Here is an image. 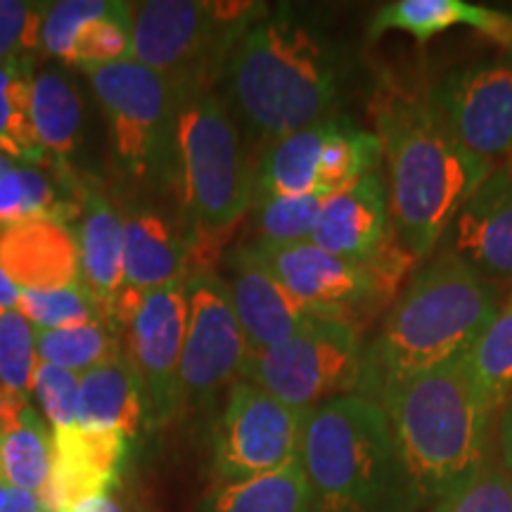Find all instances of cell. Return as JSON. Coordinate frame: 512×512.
I'll return each instance as SVG.
<instances>
[{
    "instance_id": "6da1fadb",
    "label": "cell",
    "mask_w": 512,
    "mask_h": 512,
    "mask_svg": "<svg viewBox=\"0 0 512 512\" xmlns=\"http://www.w3.org/2000/svg\"><path fill=\"white\" fill-rule=\"evenodd\" d=\"M373 117L396 238L415 261L430 259L491 166L453 136L430 95L382 88Z\"/></svg>"
},
{
    "instance_id": "7a4b0ae2",
    "label": "cell",
    "mask_w": 512,
    "mask_h": 512,
    "mask_svg": "<svg viewBox=\"0 0 512 512\" xmlns=\"http://www.w3.org/2000/svg\"><path fill=\"white\" fill-rule=\"evenodd\" d=\"M344 48L292 8L268 10L230 55V110L264 143L335 117L347 81Z\"/></svg>"
},
{
    "instance_id": "3957f363",
    "label": "cell",
    "mask_w": 512,
    "mask_h": 512,
    "mask_svg": "<svg viewBox=\"0 0 512 512\" xmlns=\"http://www.w3.org/2000/svg\"><path fill=\"white\" fill-rule=\"evenodd\" d=\"M501 292L460 256L432 254L363 347L358 396L377 403L401 382L470 354L501 309Z\"/></svg>"
},
{
    "instance_id": "277c9868",
    "label": "cell",
    "mask_w": 512,
    "mask_h": 512,
    "mask_svg": "<svg viewBox=\"0 0 512 512\" xmlns=\"http://www.w3.org/2000/svg\"><path fill=\"white\" fill-rule=\"evenodd\" d=\"M377 403L425 510L494 463L496 413L486 406L467 356L401 382Z\"/></svg>"
},
{
    "instance_id": "5b68a950",
    "label": "cell",
    "mask_w": 512,
    "mask_h": 512,
    "mask_svg": "<svg viewBox=\"0 0 512 512\" xmlns=\"http://www.w3.org/2000/svg\"><path fill=\"white\" fill-rule=\"evenodd\" d=\"M302 465L313 512H422L380 403L339 396L306 413Z\"/></svg>"
},
{
    "instance_id": "8992f818",
    "label": "cell",
    "mask_w": 512,
    "mask_h": 512,
    "mask_svg": "<svg viewBox=\"0 0 512 512\" xmlns=\"http://www.w3.org/2000/svg\"><path fill=\"white\" fill-rule=\"evenodd\" d=\"M178 185L190 219V261L252 207L254 171L238 124L214 91L197 93L178 114Z\"/></svg>"
},
{
    "instance_id": "52a82bcc",
    "label": "cell",
    "mask_w": 512,
    "mask_h": 512,
    "mask_svg": "<svg viewBox=\"0 0 512 512\" xmlns=\"http://www.w3.org/2000/svg\"><path fill=\"white\" fill-rule=\"evenodd\" d=\"M268 12L252 0H150L133 8V60L192 98L223 79L242 36Z\"/></svg>"
},
{
    "instance_id": "ba28073f",
    "label": "cell",
    "mask_w": 512,
    "mask_h": 512,
    "mask_svg": "<svg viewBox=\"0 0 512 512\" xmlns=\"http://www.w3.org/2000/svg\"><path fill=\"white\" fill-rule=\"evenodd\" d=\"M88 74L121 169L143 183H178V114L188 100L181 88L136 60Z\"/></svg>"
},
{
    "instance_id": "9c48e42d",
    "label": "cell",
    "mask_w": 512,
    "mask_h": 512,
    "mask_svg": "<svg viewBox=\"0 0 512 512\" xmlns=\"http://www.w3.org/2000/svg\"><path fill=\"white\" fill-rule=\"evenodd\" d=\"M363 347V325L320 313L278 347L249 354L240 380L297 411H313L320 403L358 394Z\"/></svg>"
},
{
    "instance_id": "30bf717a",
    "label": "cell",
    "mask_w": 512,
    "mask_h": 512,
    "mask_svg": "<svg viewBox=\"0 0 512 512\" xmlns=\"http://www.w3.org/2000/svg\"><path fill=\"white\" fill-rule=\"evenodd\" d=\"M245 249L299 302L320 313L351 318L358 325H366L384 306L394 304L406 278L401 271L354 264L311 240L294 245L249 242Z\"/></svg>"
},
{
    "instance_id": "8fae6325",
    "label": "cell",
    "mask_w": 512,
    "mask_h": 512,
    "mask_svg": "<svg viewBox=\"0 0 512 512\" xmlns=\"http://www.w3.org/2000/svg\"><path fill=\"white\" fill-rule=\"evenodd\" d=\"M306 413L247 380L230 384L211 441L214 482L261 477L302 458Z\"/></svg>"
},
{
    "instance_id": "7c38bea8",
    "label": "cell",
    "mask_w": 512,
    "mask_h": 512,
    "mask_svg": "<svg viewBox=\"0 0 512 512\" xmlns=\"http://www.w3.org/2000/svg\"><path fill=\"white\" fill-rule=\"evenodd\" d=\"M185 323L181 389L183 408H207L223 389L240 380L249 347L230 302L228 283L211 268H195L185 278Z\"/></svg>"
},
{
    "instance_id": "4fadbf2b",
    "label": "cell",
    "mask_w": 512,
    "mask_h": 512,
    "mask_svg": "<svg viewBox=\"0 0 512 512\" xmlns=\"http://www.w3.org/2000/svg\"><path fill=\"white\" fill-rule=\"evenodd\" d=\"M427 95L444 124L472 155L491 169L512 159V60L508 55L451 69Z\"/></svg>"
},
{
    "instance_id": "5bb4252c",
    "label": "cell",
    "mask_w": 512,
    "mask_h": 512,
    "mask_svg": "<svg viewBox=\"0 0 512 512\" xmlns=\"http://www.w3.org/2000/svg\"><path fill=\"white\" fill-rule=\"evenodd\" d=\"M311 242L370 268L408 273L415 261L394 233L384 169L325 197Z\"/></svg>"
},
{
    "instance_id": "9a60e30c",
    "label": "cell",
    "mask_w": 512,
    "mask_h": 512,
    "mask_svg": "<svg viewBox=\"0 0 512 512\" xmlns=\"http://www.w3.org/2000/svg\"><path fill=\"white\" fill-rule=\"evenodd\" d=\"M185 323H188V297L183 283L166 285L145 294L133 318L128 347L143 389L145 418L152 427H162L183 411L181 363Z\"/></svg>"
},
{
    "instance_id": "2e32d148",
    "label": "cell",
    "mask_w": 512,
    "mask_h": 512,
    "mask_svg": "<svg viewBox=\"0 0 512 512\" xmlns=\"http://www.w3.org/2000/svg\"><path fill=\"white\" fill-rule=\"evenodd\" d=\"M128 439L117 430L64 427L50 434V472L38 491L43 512H72L81 501L112 494Z\"/></svg>"
},
{
    "instance_id": "e0dca14e",
    "label": "cell",
    "mask_w": 512,
    "mask_h": 512,
    "mask_svg": "<svg viewBox=\"0 0 512 512\" xmlns=\"http://www.w3.org/2000/svg\"><path fill=\"white\" fill-rule=\"evenodd\" d=\"M444 249L484 280L512 290V159L491 169L453 221Z\"/></svg>"
},
{
    "instance_id": "ac0fdd59",
    "label": "cell",
    "mask_w": 512,
    "mask_h": 512,
    "mask_svg": "<svg viewBox=\"0 0 512 512\" xmlns=\"http://www.w3.org/2000/svg\"><path fill=\"white\" fill-rule=\"evenodd\" d=\"M226 283L249 354L278 347L320 316V311L292 297L264 266L256 264L245 245L230 254V280Z\"/></svg>"
},
{
    "instance_id": "d6986e66",
    "label": "cell",
    "mask_w": 512,
    "mask_h": 512,
    "mask_svg": "<svg viewBox=\"0 0 512 512\" xmlns=\"http://www.w3.org/2000/svg\"><path fill=\"white\" fill-rule=\"evenodd\" d=\"M0 268L19 290H64L79 283V242L53 219L0 226Z\"/></svg>"
},
{
    "instance_id": "ffe728a7",
    "label": "cell",
    "mask_w": 512,
    "mask_h": 512,
    "mask_svg": "<svg viewBox=\"0 0 512 512\" xmlns=\"http://www.w3.org/2000/svg\"><path fill=\"white\" fill-rule=\"evenodd\" d=\"M456 27L477 31L505 50L512 48V15L465 0H394L375 12L368 34L382 38L394 31L427 43Z\"/></svg>"
},
{
    "instance_id": "44dd1931",
    "label": "cell",
    "mask_w": 512,
    "mask_h": 512,
    "mask_svg": "<svg viewBox=\"0 0 512 512\" xmlns=\"http://www.w3.org/2000/svg\"><path fill=\"white\" fill-rule=\"evenodd\" d=\"M190 273V242L150 209L124 219V285L140 294L183 283Z\"/></svg>"
},
{
    "instance_id": "7402d4cb",
    "label": "cell",
    "mask_w": 512,
    "mask_h": 512,
    "mask_svg": "<svg viewBox=\"0 0 512 512\" xmlns=\"http://www.w3.org/2000/svg\"><path fill=\"white\" fill-rule=\"evenodd\" d=\"M145 420L143 389L128 356L117 354L79 375L76 425L117 430L131 439Z\"/></svg>"
},
{
    "instance_id": "603a6c76",
    "label": "cell",
    "mask_w": 512,
    "mask_h": 512,
    "mask_svg": "<svg viewBox=\"0 0 512 512\" xmlns=\"http://www.w3.org/2000/svg\"><path fill=\"white\" fill-rule=\"evenodd\" d=\"M79 261L83 287L102 313L124 287V221L107 200L88 195L83 200L79 235Z\"/></svg>"
},
{
    "instance_id": "cb8c5ba5",
    "label": "cell",
    "mask_w": 512,
    "mask_h": 512,
    "mask_svg": "<svg viewBox=\"0 0 512 512\" xmlns=\"http://www.w3.org/2000/svg\"><path fill=\"white\" fill-rule=\"evenodd\" d=\"M332 117L283 136L264 147L254 169V195H323L318 185L320 155Z\"/></svg>"
},
{
    "instance_id": "d4e9b609",
    "label": "cell",
    "mask_w": 512,
    "mask_h": 512,
    "mask_svg": "<svg viewBox=\"0 0 512 512\" xmlns=\"http://www.w3.org/2000/svg\"><path fill=\"white\" fill-rule=\"evenodd\" d=\"M195 512H313L302 458L268 475L214 484Z\"/></svg>"
},
{
    "instance_id": "484cf974",
    "label": "cell",
    "mask_w": 512,
    "mask_h": 512,
    "mask_svg": "<svg viewBox=\"0 0 512 512\" xmlns=\"http://www.w3.org/2000/svg\"><path fill=\"white\" fill-rule=\"evenodd\" d=\"M31 119L43 150L57 157L76 150L81 140V100L62 69H43L34 76Z\"/></svg>"
},
{
    "instance_id": "4316f807",
    "label": "cell",
    "mask_w": 512,
    "mask_h": 512,
    "mask_svg": "<svg viewBox=\"0 0 512 512\" xmlns=\"http://www.w3.org/2000/svg\"><path fill=\"white\" fill-rule=\"evenodd\" d=\"M377 169H382V145L375 131L356 126L349 117L335 114L328 138H325L323 155H320V192L332 195Z\"/></svg>"
},
{
    "instance_id": "83f0119b",
    "label": "cell",
    "mask_w": 512,
    "mask_h": 512,
    "mask_svg": "<svg viewBox=\"0 0 512 512\" xmlns=\"http://www.w3.org/2000/svg\"><path fill=\"white\" fill-rule=\"evenodd\" d=\"M31 83L29 62L0 64V152L22 164L46 155L31 119Z\"/></svg>"
},
{
    "instance_id": "f1b7e54d",
    "label": "cell",
    "mask_w": 512,
    "mask_h": 512,
    "mask_svg": "<svg viewBox=\"0 0 512 512\" xmlns=\"http://www.w3.org/2000/svg\"><path fill=\"white\" fill-rule=\"evenodd\" d=\"M467 358L486 406L498 415L512 396V290Z\"/></svg>"
},
{
    "instance_id": "f546056e",
    "label": "cell",
    "mask_w": 512,
    "mask_h": 512,
    "mask_svg": "<svg viewBox=\"0 0 512 512\" xmlns=\"http://www.w3.org/2000/svg\"><path fill=\"white\" fill-rule=\"evenodd\" d=\"M325 197L328 195H254V242L264 245L309 242Z\"/></svg>"
},
{
    "instance_id": "4dcf8cb0",
    "label": "cell",
    "mask_w": 512,
    "mask_h": 512,
    "mask_svg": "<svg viewBox=\"0 0 512 512\" xmlns=\"http://www.w3.org/2000/svg\"><path fill=\"white\" fill-rule=\"evenodd\" d=\"M133 8L128 3H112L105 15L93 19L79 31L74 41L72 64L93 72L133 60Z\"/></svg>"
},
{
    "instance_id": "1f68e13d",
    "label": "cell",
    "mask_w": 512,
    "mask_h": 512,
    "mask_svg": "<svg viewBox=\"0 0 512 512\" xmlns=\"http://www.w3.org/2000/svg\"><path fill=\"white\" fill-rule=\"evenodd\" d=\"M117 354V344L100 323L67 330H36L38 361L67 370V373L83 375Z\"/></svg>"
},
{
    "instance_id": "d6a6232c",
    "label": "cell",
    "mask_w": 512,
    "mask_h": 512,
    "mask_svg": "<svg viewBox=\"0 0 512 512\" xmlns=\"http://www.w3.org/2000/svg\"><path fill=\"white\" fill-rule=\"evenodd\" d=\"M0 465L5 484L38 494L50 472V434L34 411L22 425L0 439Z\"/></svg>"
},
{
    "instance_id": "836d02e7",
    "label": "cell",
    "mask_w": 512,
    "mask_h": 512,
    "mask_svg": "<svg viewBox=\"0 0 512 512\" xmlns=\"http://www.w3.org/2000/svg\"><path fill=\"white\" fill-rule=\"evenodd\" d=\"M64 214L69 211L62 200H57L48 176L34 166L17 164L10 174L0 178V226L38 219L64 223Z\"/></svg>"
},
{
    "instance_id": "e575fe53",
    "label": "cell",
    "mask_w": 512,
    "mask_h": 512,
    "mask_svg": "<svg viewBox=\"0 0 512 512\" xmlns=\"http://www.w3.org/2000/svg\"><path fill=\"white\" fill-rule=\"evenodd\" d=\"M15 311L36 325V330H67L98 323L95 318L100 309L86 287L76 283L53 292L19 290Z\"/></svg>"
},
{
    "instance_id": "d590c367",
    "label": "cell",
    "mask_w": 512,
    "mask_h": 512,
    "mask_svg": "<svg viewBox=\"0 0 512 512\" xmlns=\"http://www.w3.org/2000/svg\"><path fill=\"white\" fill-rule=\"evenodd\" d=\"M36 361L34 325L15 309L5 311L0 316V387L27 396Z\"/></svg>"
},
{
    "instance_id": "8d00e7d4",
    "label": "cell",
    "mask_w": 512,
    "mask_h": 512,
    "mask_svg": "<svg viewBox=\"0 0 512 512\" xmlns=\"http://www.w3.org/2000/svg\"><path fill=\"white\" fill-rule=\"evenodd\" d=\"M46 3H24V0H0V64L29 57L43 46V22Z\"/></svg>"
},
{
    "instance_id": "74e56055",
    "label": "cell",
    "mask_w": 512,
    "mask_h": 512,
    "mask_svg": "<svg viewBox=\"0 0 512 512\" xmlns=\"http://www.w3.org/2000/svg\"><path fill=\"white\" fill-rule=\"evenodd\" d=\"M110 8V0H60L48 5L46 22H43V48L57 60L72 64L79 31Z\"/></svg>"
},
{
    "instance_id": "f35d334b",
    "label": "cell",
    "mask_w": 512,
    "mask_h": 512,
    "mask_svg": "<svg viewBox=\"0 0 512 512\" xmlns=\"http://www.w3.org/2000/svg\"><path fill=\"white\" fill-rule=\"evenodd\" d=\"M31 389L41 403V411L53 430L76 425V406H79V375L36 361Z\"/></svg>"
},
{
    "instance_id": "ab89813d",
    "label": "cell",
    "mask_w": 512,
    "mask_h": 512,
    "mask_svg": "<svg viewBox=\"0 0 512 512\" xmlns=\"http://www.w3.org/2000/svg\"><path fill=\"white\" fill-rule=\"evenodd\" d=\"M425 512H512V482L494 458L465 489Z\"/></svg>"
},
{
    "instance_id": "60d3db41",
    "label": "cell",
    "mask_w": 512,
    "mask_h": 512,
    "mask_svg": "<svg viewBox=\"0 0 512 512\" xmlns=\"http://www.w3.org/2000/svg\"><path fill=\"white\" fill-rule=\"evenodd\" d=\"M29 411L31 408L27 396L0 387V439L8 437L10 432H15L24 422V418H27Z\"/></svg>"
},
{
    "instance_id": "b9f144b4",
    "label": "cell",
    "mask_w": 512,
    "mask_h": 512,
    "mask_svg": "<svg viewBox=\"0 0 512 512\" xmlns=\"http://www.w3.org/2000/svg\"><path fill=\"white\" fill-rule=\"evenodd\" d=\"M496 463L512 482V396L496 415Z\"/></svg>"
},
{
    "instance_id": "7bdbcfd3",
    "label": "cell",
    "mask_w": 512,
    "mask_h": 512,
    "mask_svg": "<svg viewBox=\"0 0 512 512\" xmlns=\"http://www.w3.org/2000/svg\"><path fill=\"white\" fill-rule=\"evenodd\" d=\"M117 494L112 498V512H159L155 503H150L143 491L131 489V486H114Z\"/></svg>"
},
{
    "instance_id": "ee69618b",
    "label": "cell",
    "mask_w": 512,
    "mask_h": 512,
    "mask_svg": "<svg viewBox=\"0 0 512 512\" xmlns=\"http://www.w3.org/2000/svg\"><path fill=\"white\" fill-rule=\"evenodd\" d=\"M41 501H38L36 494L24 489H15V486H8V494H5V501L0 505V512H41Z\"/></svg>"
},
{
    "instance_id": "f6af8a7d",
    "label": "cell",
    "mask_w": 512,
    "mask_h": 512,
    "mask_svg": "<svg viewBox=\"0 0 512 512\" xmlns=\"http://www.w3.org/2000/svg\"><path fill=\"white\" fill-rule=\"evenodd\" d=\"M17 297H19V287L12 283V280L8 278V273L0 268V316H3L5 311L15 309Z\"/></svg>"
},
{
    "instance_id": "bcb514c9",
    "label": "cell",
    "mask_w": 512,
    "mask_h": 512,
    "mask_svg": "<svg viewBox=\"0 0 512 512\" xmlns=\"http://www.w3.org/2000/svg\"><path fill=\"white\" fill-rule=\"evenodd\" d=\"M12 169H15V159H10L8 155H3V152H0V178H3L5 174H10Z\"/></svg>"
},
{
    "instance_id": "7dc6e473",
    "label": "cell",
    "mask_w": 512,
    "mask_h": 512,
    "mask_svg": "<svg viewBox=\"0 0 512 512\" xmlns=\"http://www.w3.org/2000/svg\"><path fill=\"white\" fill-rule=\"evenodd\" d=\"M5 494H8V484H0V505L5 501Z\"/></svg>"
},
{
    "instance_id": "c3c4849f",
    "label": "cell",
    "mask_w": 512,
    "mask_h": 512,
    "mask_svg": "<svg viewBox=\"0 0 512 512\" xmlns=\"http://www.w3.org/2000/svg\"><path fill=\"white\" fill-rule=\"evenodd\" d=\"M0 484H5V477H3V465H0Z\"/></svg>"
},
{
    "instance_id": "681fc988",
    "label": "cell",
    "mask_w": 512,
    "mask_h": 512,
    "mask_svg": "<svg viewBox=\"0 0 512 512\" xmlns=\"http://www.w3.org/2000/svg\"><path fill=\"white\" fill-rule=\"evenodd\" d=\"M508 57H510V60H512V48H510V50H508Z\"/></svg>"
},
{
    "instance_id": "f907efd6",
    "label": "cell",
    "mask_w": 512,
    "mask_h": 512,
    "mask_svg": "<svg viewBox=\"0 0 512 512\" xmlns=\"http://www.w3.org/2000/svg\"><path fill=\"white\" fill-rule=\"evenodd\" d=\"M41 512H43V510H41Z\"/></svg>"
}]
</instances>
